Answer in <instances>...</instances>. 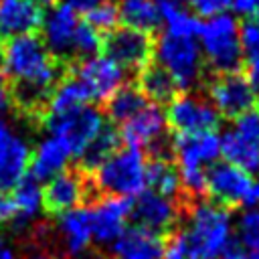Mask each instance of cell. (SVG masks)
Wrapping results in <instances>:
<instances>
[{
    "mask_svg": "<svg viewBox=\"0 0 259 259\" xmlns=\"http://www.w3.org/2000/svg\"><path fill=\"white\" fill-rule=\"evenodd\" d=\"M14 219V202L10 192H0V223H12Z\"/></svg>",
    "mask_w": 259,
    "mask_h": 259,
    "instance_id": "74e56055",
    "label": "cell"
},
{
    "mask_svg": "<svg viewBox=\"0 0 259 259\" xmlns=\"http://www.w3.org/2000/svg\"><path fill=\"white\" fill-rule=\"evenodd\" d=\"M243 206L245 208H259V178L251 182L249 192H247V196L243 200Z\"/></svg>",
    "mask_w": 259,
    "mask_h": 259,
    "instance_id": "ab89813d",
    "label": "cell"
},
{
    "mask_svg": "<svg viewBox=\"0 0 259 259\" xmlns=\"http://www.w3.org/2000/svg\"><path fill=\"white\" fill-rule=\"evenodd\" d=\"M30 259H59V257H55V255H51V253H45V251H40V253H34Z\"/></svg>",
    "mask_w": 259,
    "mask_h": 259,
    "instance_id": "bcb514c9",
    "label": "cell"
},
{
    "mask_svg": "<svg viewBox=\"0 0 259 259\" xmlns=\"http://www.w3.org/2000/svg\"><path fill=\"white\" fill-rule=\"evenodd\" d=\"M85 103H89V97H87V91L83 89V85L73 75L71 77H63L55 85V89H53V93L49 97V103H47L42 119L45 117L63 115L67 111H73V109L85 105Z\"/></svg>",
    "mask_w": 259,
    "mask_h": 259,
    "instance_id": "484cf974",
    "label": "cell"
},
{
    "mask_svg": "<svg viewBox=\"0 0 259 259\" xmlns=\"http://www.w3.org/2000/svg\"><path fill=\"white\" fill-rule=\"evenodd\" d=\"M71 158H73V154H71L69 146L61 138L49 136L30 152L28 174L38 182H47L55 174L63 172Z\"/></svg>",
    "mask_w": 259,
    "mask_h": 259,
    "instance_id": "ac0fdd59",
    "label": "cell"
},
{
    "mask_svg": "<svg viewBox=\"0 0 259 259\" xmlns=\"http://www.w3.org/2000/svg\"><path fill=\"white\" fill-rule=\"evenodd\" d=\"M146 154L138 148H117L91 176L99 194L136 198L146 190Z\"/></svg>",
    "mask_w": 259,
    "mask_h": 259,
    "instance_id": "3957f363",
    "label": "cell"
},
{
    "mask_svg": "<svg viewBox=\"0 0 259 259\" xmlns=\"http://www.w3.org/2000/svg\"><path fill=\"white\" fill-rule=\"evenodd\" d=\"M150 101L140 91L138 85H121L107 101H105V115L113 123H123L140 109H144Z\"/></svg>",
    "mask_w": 259,
    "mask_h": 259,
    "instance_id": "f1b7e54d",
    "label": "cell"
},
{
    "mask_svg": "<svg viewBox=\"0 0 259 259\" xmlns=\"http://www.w3.org/2000/svg\"><path fill=\"white\" fill-rule=\"evenodd\" d=\"M85 22L93 26L97 32H109L119 24V10L117 4L111 0H101L89 12H85Z\"/></svg>",
    "mask_w": 259,
    "mask_h": 259,
    "instance_id": "1f68e13d",
    "label": "cell"
},
{
    "mask_svg": "<svg viewBox=\"0 0 259 259\" xmlns=\"http://www.w3.org/2000/svg\"><path fill=\"white\" fill-rule=\"evenodd\" d=\"M255 16L259 18V0H257V12H255Z\"/></svg>",
    "mask_w": 259,
    "mask_h": 259,
    "instance_id": "7dc6e473",
    "label": "cell"
},
{
    "mask_svg": "<svg viewBox=\"0 0 259 259\" xmlns=\"http://www.w3.org/2000/svg\"><path fill=\"white\" fill-rule=\"evenodd\" d=\"M208 99L221 117L235 119L237 115L249 111L257 103V91L249 83L243 71L212 75L208 83Z\"/></svg>",
    "mask_w": 259,
    "mask_h": 259,
    "instance_id": "30bf717a",
    "label": "cell"
},
{
    "mask_svg": "<svg viewBox=\"0 0 259 259\" xmlns=\"http://www.w3.org/2000/svg\"><path fill=\"white\" fill-rule=\"evenodd\" d=\"M164 235L132 225L111 243L113 259H162Z\"/></svg>",
    "mask_w": 259,
    "mask_h": 259,
    "instance_id": "e0dca14e",
    "label": "cell"
},
{
    "mask_svg": "<svg viewBox=\"0 0 259 259\" xmlns=\"http://www.w3.org/2000/svg\"><path fill=\"white\" fill-rule=\"evenodd\" d=\"M0 259H18L16 253H14V249L2 237H0Z\"/></svg>",
    "mask_w": 259,
    "mask_h": 259,
    "instance_id": "7bdbcfd3",
    "label": "cell"
},
{
    "mask_svg": "<svg viewBox=\"0 0 259 259\" xmlns=\"http://www.w3.org/2000/svg\"><path fill=\"white\" fill-rule=\"evenodd\" d=\"M231 8L237 14L249 18V16H255V12H257V0H233L231 2Z\"/></svg>",
    "mask_w": 259,
    "mask_h": 259,
    "instance_id": "f35d334b",
    "label": "cell"
},
{
    "mask_svg": "<svg viewBox=\"0 0 259 259\" xmlns=\"http://www.w3.org/2000/svg\"><path fill=\"white\" fill-rule=\"evenodd\" d=\"M198 47L206 67H210L214 75L243 71L239 22L233 14L221 12L200 22Z\"/></svg>",
    "mask_w": 259,
    "mask_h": 259,
    "instance_id": "7a4b0ae2",
    "label": "cell"
},
{
    "mask_svg": "<svg viewBox=\"0 0 259 259\" xmlns=\"http://www.w3.org/2000/svg\"><path fill=\"white\" fill-rule=\"evenodd\" d=\"M239 40L243 55V73L259 91V18L249 16L243 24H239Z\"/></svg>",
    "mask_w": 259,
    "mask_h": 259,
    "instance_id": "4316f807",
    "label": "cell"
},
{
    "mask_svg": "<svg viewBox=\"0 0 259 259\" xmlns=\"http://www.w3.org/2000/svg\"><path fill=\"white\" fill-rule=\"evenodd\" d=\"M237 243L245 249H259V208H249L239 217Z\"/></svg>",
    "mask_w": 259,
    "mask_h": 259,
    "instance_id": "d6a6232c",
    "label": "cell"
},
{
    "mask_svg": "<svg viewBox=\"0 0 259 259\" xmlns=\"http://www.w3.org/2000/svg\"><path fill=\"white\" fill-rule=\"evenodd\" d=\"M93 194L99 192L95 188L91 172H85L81 168H65L42 186V210L49 214H61L71 208L83 206V202L91 200Z\"/></svg>",
    "mask_w": 259,
    "mask_h": 259,
    "instance_id": "5b68a950",
    "label": "cell"
},
{
    "mask_svg": "<svg viewBox=\"0 0 259 259\" xmlns=\"http://www.w3.org/2000/svg\"><path fill=\"white\" fill-rule=\"evenodd\" d=\"M121 146L119 140V132L113 125H103L101 132L89 142V146L83 150V154L77 158L79 160V168L85 172H93L97 166H101L117 148Z\"/></svg>",
    "mask_w": 259,
    "mask_h": 259,
    "instance_id": "83f0119b",
    "label": "cell"
},
{
    "mask_svg": "<svg viewBox=\"0 0 259 259\" xmlns=\"http://www.w3.org/2000/svg\"><path fill=\"white\" fill-rule=\"evenodd\" d=\"M225 259H259V249H245L237 241H231L229 249L223 253Z\"/></svg>",
    "mask_w": 259,
    "mask_h": 259,
    "instance_id": "8d00e7d4",
    "label": "cell"
},
{
    "mask_svg": "<svg viewBox=\"0 0 259 259\" xmlns=\"http://www.w3.org/2000/svg\"><path fill=\"white\" fill-rule=\"evenodd\" d=\"M221 156L225 162L245 170L247 174H259V146L241 138L233 130H227L221 138Z\"/></svg>",
    "mask_w": 259,
    "mask_h": 259,
    "instance_id": "cb8c5ba5",
    "label": "cell"
},
{
    "mask_svg": "<svg viewBox=\"0 0 259 259\" xmlns=\"http://www.w3.org/2000/svg\"><path fill=\"white\" fill-rule=\"evenodd\" d=\"M73 77L87 91L89 101L105 103L125 81V69L107 55H93L73 63Z\"/></svg>",
    "mask_w": 259,
    "mask_h": 259,
    "instance_id": "9c48e42d",
    "label": "cell"
},
{
    "mask_svg": "<svg viewBox=\"0 0 259 259\" xmlns=\"http://www.w3.org/2000/svg\"><path fill=\"white\" fill-rule=\"evenodd\" d=\"M257 103H259V91H257Z\"/></svg>",
    "mask_w": 259,
    "mask_h": 259,
    "instance_id": "681fc988",
    "label": "cell"
},
{
    "mask_svg": "<svg viewBox=\"0 0 259 259\" xmlns=\"http://www.w3.org/2000/svg\"><path fill=\"white\" fill-rule=\"evenodd\" d=\"M132 204L134 198L127 196H99L93 202V206H89L93 241H97L99 245H111L127 227Z\"/></svg>",
    "mask_w": 259,
    "mask_h": 259,
    "instance_id": "7c38bea8",
    "label": "cell"
},
{
    "mask_svg": "<svg viewBox=\"0 0 259 259\" xmlns=\"http://www.w3.org/2000/svg\"><path fill=\"white\" fill-rule=\"evenodd\" d=\"M119 140L127 148H138V150H150L158 142L166 138L168 123H166V113L160 105L148 103L144 109H140L136 115H132L127 121L121 123Z\"/></svg>",
    "mask_w": 259,
    "mask_h": 259,
    "instance_id": "5bb4252c",
    "label": "cell"
},
{
    "mask_svg": "<svg viewBox=\"0 0 259 259\" xmlns=\"http://www.w3.org/2000/svg\"><path fill=\"white\" fill-rule=\"evenodd\" d=\"M166 123L174 134H198L214 132L221 125V113L210 99L194 93H178L168 101Z\"/></svg>",
    "mask_w": 259,
    "mask_h": 259,
    "instance_id": "ba28073f",
    "label": "cell"
},
{
    "mask_svg": "<svg viewBox=\"0 0 259 259\" xmlns=\"http://www.w3.org/2000/svg\"><path fill=\"white\" fill-rule=\"evenodd\" d=\"M190 10L196 14V16H202V18H210L214 14H221V12H227V8H231V2L233 0H186Z\"/></svg>",
    "mask_w": 259,
    "mask_h": 259,
    "instance_id": "d590c367",
    "label": "cell"
},
{
    "mask_svg": "<svg viewBox=\"0 0 259 259\" xmlns=\"http://www.w3.org/2000/svg\"><path fill=\"white\" fill-rule=\"evenodd\" d=\"M32 2H34L36 6H40L42 10H45V8H51V6L57 4V0H32Z\"/></svg>",
    "mask_w": 259,
    "mask_h": 259,
    "instance_id": "f6af8a7d",
    "label": "cell"
},
{
    "mask_svg": "<svg viewBox=\"0 0 259 259\" xmlns=\"http://www.w3.org/2000/svg\"><path fill=\"white\" fill-rule=\"evenodd\" d=\"M10 198L14 202V219L10 225H14L16 229H26L42 208V186L38 180L26 174L10 190Z\"/></svg>",
    "mask_w": 259,
    "mask_h": 259,
    "instance_id": "7402d4cb",
    "label": "cell"
},
{
    "mask_svg": "<svg viewBox=\"0 0 259 259\" xmlns=\"http://www.w3.org/2000/svg\"><path fill=\"white\" fill-rule=\"evenodd\" d=\"M251 182V174L245 170L229 162H214L206 170V196L231 210L235 206H243Z\"/></svg>",
    "mask_w": 259,
    "mask_h": 259,
    "instance_id": "8fae6325",
    "label": "cell"
},
{
    "mask_svg": "<svg viewBox=\"0 0 259 259\" xmlns=\"http://www.w3.org/2000/svg\"><path fill=\"white\" fill-rule=\"evenodd\" d=\"M146 188L166 198H182V204H184L180 174L174 160L150 158V162L146 164Z\"/></svg>",
    "mask_w": 259,
    "mask_h": 259,
    "instance_id": "603a6c76",
    "label": "cell"
},
{
    "mask_svg": "<svg viewBox=\"0 0 259 259\" xmlns=\"http://www.w3.org/2000/svg\"><path fill=\"white\" fill-rule=\"evenodd\" d=\"M162 259H188V243L184 231L172 229L170 233L164 235Z\"/></svg>",
    "mask_w": 259,
    "mask_h": 259,
    "instance_id": "e575fe53",
    "label": "cell"
},
{
    "mask_svg": "<svg viewBox=\"0 0 259 259\" xmlns=\"http://www.w3.org/2000/svg\"><path fill=\"white\" fill-rule=\"evenodd\" d=\"M235 134H239L241 138L253 142L259 146V107H253L241 115H237L233 119V127Z\"/></svg>",
    "mask_w": 259,
    "mask_h": 259,
    "instance_id": "836d02e7",
    "label": "cell"
},
{
    "mask_svg": "<svg viewBox=\"0 0 259 259\" xmlns=\"http://www.w3.org/2000/svg\"><path fill=\"white\" fill-rule=\"evenodd\" d=\"M160 22H164V32L174 36L196 38L200 30V20L194 12H188L182 0H156Z\"/></svg>",
    "mask_w": 259,
    "mask_h": 259,
    "instance_id": "d4e9b609",
    "label": "cell"
},
{
    "mask_svg": "<svg viewBox=\"0 0 259 259\" xmlns=\"http://www.w3.org/2000/svg\"><path fill=\"white\" fill-rule=\"evenodd\" d=\"M63 2L69 4L75 12H83V14H85V12H89L93 6H97L101 0H63Z\"/></svg>",
    "mask_w": 259,
    "mask_h": 259,
    "instance_id": "b9f144b4",
    "label": "cell"
},
{
    "mask_svg": "<svg viewBox=\"0 0 259 259\" xmlns=\"http://www.w3.org/2000/svg\"><path fill=\"white\" fill-rule=\"evenodd\" d=\"M8 105H10V89H8V81L4 73L0 71V113H4Z\"/></svg>",
    "mask_w": 259,
    "mask_h": 259,
    "instance_id": "60d3db41",
    "label": "cell"
},
{
    "mask_svg": "<svg viewBox=\"0 0 259 259\" xmlns=\"http://www.w3.org/2000/svg\"><path fill=\"white\" fill-rule=\"evenodd\" d=\"M30 152L28 144L14 134L0 144V192H10L28 174Z\"/></svg>",
    "mask_w": 259,
    "mask_h": 259,
    "instance_id": "ffe728a7",
    "label": "cell"
},
{
    "mask_svg": "<svg viewBox=\"0 0 259 259\" xmlns=\"http://www.w3.org/2000/svg\"><path fill=\"white\" fill-rule=\"evenodd\" d=\"M119 22L130 28L154 32L160 26V14L156 0H119Z\"/></svg>",
    "mask_w": 259,
    "mask_h": 259,
    "instance_id": "f546056e",
    "label": "cell"
},
{
    "mask_svg": "<svg viewBox=\"0 0 259 259\" xmlns=\"http://www.w3.org/2000/svg\"><path fill=\"white\" fill-rule=\"evenodd\" d=\"M45 20V12L32 0H0V40L22 34H36Z\"/></svg>",
    "mask_w": 259,
    "mask_h": 259,
    "instance_id": "2e32d148",
    "label": "cell"
},
{
    "mask_svg": "<svg viewBox=\"0 0 259 259\" xmlns=\"http://www.w3.org/2000/svg\"><path fill=\"white\" fill-rule=\"evenodd\" d=\"M12 136V130H10V125L6 123V121H2L0 119V144L4 142V140H8Z\"/></svg>",
    "mask_w": 259,
    "mask_h": 259,
    "instance_id": "ee69618b",
    "label": "cell"
},
{
    "mask_svg": "<svg viewBox=\"0 0 259 259\" xmlns=\"http://www.w3.org/2000/svg\"><path fill=\"white\" fill-rule=\"evenodd\" d=\"M154 57H156V63L162 65L174 77L180 91L190 89L202 77L204 59L196 38L174 36L164 32L154 42Z\"/></svg>",
    "mask_w": 259,
    "mask_h": 259,
    "instance_id": "277c9868",
    "label": "cell"
},
{
    "mask_svg": "<svg viewBox=\"0 0 259 259\" xmlns=\"http://www.w3.org/2000/svg\"><path fill=\"white\" fill-rule=\"evenodd\" d=\"M180 214V202L174 198H166L158 192L144 190L134 198L130 219L144 229L166 235L174 229Z\"/></svg>",
    "mask_w": 259,
    "mask_h": 259,
    "instance_id": "4fadbf2b",
    "label": "cell"
},
{
    "mask_svg": "<svg viewBox=\"0 0 259 259\" xmlns=\"http://www.w3.org/2000/svg\"><path fill=\"white\" fill-rule=\"evenodd\" d=\"M136 85L146 95V99L156 105L168 103L180 93V87L174 81V77L158 63H148L144 69H140Z\"/></svg>",
    "mask_w": 259,
    "mask_h": 259,
    "instance_id": "44dd1931",
    "label": "cell"
},
{
    "mask_svg": "<svg viewBox=\"0 0 259 259\" xmlns=\"http://www.w3.org/2000/svg\"><path fill=\"white\" fill-rule=\"evenodd\" d=\"M99 51H101V32H97L85 20L83 22L79 20L75 34H73V47H71L73 57H77V61H79V59L93 57Z\"/></svg>",
    "mask_w": 259,
    "mask_h": 259,
    "instance_id": "4dcf8cb0",
    "label": "cell"
},
{
    "mask_svg": "<svg viewBox=\"0 0 259 259\" xmlns=\"http://www.w3.org/2000/svg\"><path fill=\"white\" fill-rule=\"evenodd\" d=\"M57 217H59L57 231H59L61 243L65 247V253L69 257L83 253L89 247V243L93 241L89 206H77V208H71Z\"/></svg>",
    "mask_w": 259,
    "mask_h": 259,
    "instance_id": "d6986e66",
    "label": "cell"
},
{
    "mask_svg": "<svg viewBox=\"0 0 259 259\" xmlns=\"http://www.w3.org/2000/svg\"><path fill=\"white\" fill-rule=\"evenodd\" d=\"M154 38L152 32H144L130 26H115L113 30L101 36V51L125 71H140L154 57Z\"/></svg>",
    "mask_w": 259,
    "mask_h": 259,
    "instance_id": "52a82bcc",
    "label": "cell"
},
{
    "mask_svg": "<svg viewBox=\"0 0 259 259\" xmlns=\"http://www.w3.org/2000/svg\"><path fill=\"white\" fill-rule=\"evenodd\" d=\"M0 61H2V40H0Z\"/></svg>",
    "mask_w": 259,
    "mask_h": 259,
    "instance_id": "c3c4849f",
    "label": "cell"
},
{
    "mask_svg": "<svg viewBox=\"0 0 259 259\" xmlns=\"http://www.w3.org/2000/svg\"><path fill=\"white\" fill-rule=\"evenodd\" d=\"M188 259H217L233 241V223L229 208L212 200H196L188 208Z\"/></svg>",
    "mask_w": 259,
    "mask_h": 259,
    "instance_id": "6da1fadb",
    "label": "cell"
},
{
    "mask_svg": "<svg viewBox=\"0 0 259 259\" xmlns=\"http://www.w3.org/2000/svg\"><path fill=\"white\" fill-rule=\"evenodd\" d=\"M45 125L51 132V136L61 138L69 146L73 158H79L83 150L89 146V142L101 132V127L105 125V119L95 105L85 103L63 115L45 117Z\"/></svg>",
    "mask_w": 259,
    "mask_h": 259,
    "instance_id": "8992f818",
    "label": "cell"
},
{
    "mask_svg": "<svg viewBox=\"0 0 259 259\" xmlns=\"http://www.w3.org/2000/svg\"><path fill=\"white\" fill-rule=\"evenodd\" d=\"M79 12H75L69 4L61 2L49 8L42 20V42L47 45L49 53L55 59H71V47H73V34L79 24Z\"/></svg>",
    "mask_w": 259,
    "mask_h": 259,
    "instance_id": "9a60e30c",
    "label": "cell"
}]
</instances>
